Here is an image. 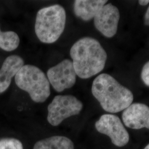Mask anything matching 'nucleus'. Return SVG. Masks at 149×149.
I'll return each mask as SVG.
<instances>
[{
	"mask_svg": "<svg viewBox=\"0 0 149 149\" xmlns=\"http://www.w3.org/2000/svg\"><path fill=\"white\" fill-rule=\"evenodd\" d=\"M144 149H149V144Z\"/></svg>",
	"mask_w": 149,
	"mask_h": 149,
	"instance_id": "obj_18",
	"label": "nucleus"
},
{
	"mask_svg": "<svg viewBox=\"0 0 149 149\" xmlns=\"http://www.w3.org/2000/svg\"><path fill=\"white\" fill-rule=\"evenodd\" d=\"M24 65L23 59L18 55L7 57L0 69V93L7 90L13 77Z\"/></svg>",
	"mask_w": 149,
	"mask_h": 149,
	"instance_id": "obj_10",
	"label": "nucleus"
},
{
	"mask_svg": "<svg viewBox=\"0 0 149 149\" xmlns=\"http://www.w3.org/2000/svg\"><path fill=\"white\" fill-rule=\"evenodd\" d=\"M108 1L76 0L74 3L75 15L84 21H89L96 16Z\"/></svg>",
	"mask_w": 149,
	"mask_h": 149,
	"instance_id": "obj_11",
	"label": "nucleus"
},
{
	"mask_svg": "<svg viewBox=\"0 0 149 149\" xmlns=\"http://www.w3.org/2000/svg\"><path fill=\"white\" fill-rule=\"evenodd\" d=\"M0 149H23V146L16 139H3L0 140Z\"/></svg>",
	"mask_w": 149,
	"mask_h": 149,
	"instance_id": "obj_14",
	"label": "nucleus"
},
{
	"mask_svg": "<svg viewBox=\"0 0 149 149\" xmlns=\"http://www.w3.org/2000/svg\"><path fill=\"white\" fill-rule=\"evenodd\" d=\"M33 149H74L72 141L65 136H53L38 141Z\"/></svg>",
	"mask_w": 149,
	"mask_h": 149,
	"instance_id": "obj_12",
	"label": "nucleus"
},
{
	"mask_svg": "<svg viewBox=\"0 0 149 149\" xmlns=\"http://www.w3.org/2000/svg\"><path fill=\"white\" fill-rule=\"evenodd\" d=\"M123 121L128 128L133 129H149V107L134 103L131 104L123 112Z\"/></svg>",
	"mask_w": 149,
	"mask_h": 149,
	"instance_id": "obj_9",
	"label": "nucleus"
},
{
	"mask_svg": "<svg viewBox=\"0 0 149 149\" xmlns=\"http://www.w3.org/2000/svg\"><path fill=\"white\" fill-rule=\"evenodd\" d=\"M76 76L72 61L69 59H65L47 71L49 82L58 92L72 87L76 81Z\"/></svg>",
	"mask_w": 149,
	"mask_h": 149,
	"instance_id": "obj_7",
	"label": "nucleus"
},
{
	"mask_svg": "<svg viewBox=\"0 0 149 149\" xmlns=\"http://www.w3.org/2000/svg\"><path fill=\"white\" fill-rule=\"evenodd\" d=\"M141 78L144 84L149 87V61L145 64L142 69Z\"/></svg>",
	"mask_w": 149,
	"mask_h": 149,
	"instance_id": "obj_15",
	"label": "nucleus"
},
{
	"mask_svg": "<svg viewBox=\"0 0 149 149\" xmlns=\"http://www.w3.org/2000/svg\"><path fill=\"white\" fill-rule=\"evenodd\" d=\"M15 80L17 86L27 92L35 102L43 103L50 95V86L47 76L34 65H24Z\"/></svg>",
	"mask_w": 149,
	"mask_h": 149,
	"instance_id": "obj_4",
	"label": "nucleus"
},
{
	"mask_svg": "<svg viewBox=\"0 0 149 149\" xmlns=\"http://www.w3.org/2000/svg\"><path fill=\"white\" fill-rule=\"evenodd\" d=\"M91 90L102 108L109 113L121 112L133 101L132 91L107 74H101L95 79Z\"/></svg>",
	"mask_w": 149,
	"mask_h": 149,
	"instance_id": "obj_2",
	"label": "nucleus"
},
{
	"mask_svg": "<svg viewBox=\"0 0 149 149\" xmlns=\"http://www.w3.org/2000/svg\"><path fill=\"white\" fill-rule=\"evenodd\" d=\"M70 54L77 76L86 79L100 73L105 67L107 54L95 38L84 37L72 46Z\"/></svg>",
	"mask_w": 149,
	"mask_h": 149,
	"instance_id": "obj_1",
	"label": "nucleus"
},
{
	"mask_svg": "<svg viewBox=\"0 0 149 149\" xmlns=\"http://www.w3.org/2000/svg\"><path fill=\"white\" fill-rule=\"evenodd\" d=\"M82 108V103L74 96H55L48 107V122L53 126H58L66 118L79 114Z\"/></svg>",
	"mask_w": 149,
	"mask_h": 149,
	"instance_id": "obj_5",
	"label": "nucleus"
},
{
	"mask_svg": "<svg viewBox=\"0 0 149 149\" xmlns=\"http://www.w3.org/2000/svg\"><path fill=\"white\" fill-rule=\"evenodd\" d=\"M97 130L108 136L113 144L123 147L129 141V135L119 118L111 114L102 115L95 123Z\"/></svg>",
	"mask_w": 149,
	"mask_h": 149,
	"instance_id": "obj_6",
	"label": "nucleus"
},
{
	"mask_svg": "<svg viewBox=\"0 0 149 149\" xmlns=\"http://www.w3.org/2000/svg\"><path fill=\"white\" fill-rule=\"evenodd\" d=\"M119 19L118 8L109 3L104 6L94 17V24L104 37L112 38L117 33Z\"/></svg>",
	"mask_w": 149,
	"mask_h": 149,
	"instance_id": "obj_8",
	"label": "nucleus"
},
{
	"mask_svg": "<svg viewBox=\"0 0 149 149\" xmlns=\"http://www.w3.org/2000/svg\"><path fill=\"white\" fill-rule=\"evenodd\" d=\"M66 11L59 5L45 7L38 11L35 23V32L38 39L43 43L56 42L65 27Z\"/></svg>",
	"mask_w": 149,
	"mask_h": 149,
	"instance_id": "obj_3",
	"label": "nucleus"
},
{
	"mask_svg": "<svg viewBox=\"0 0 149 149\" xmlns=\"http://www.w3.org/2000/svg\"><path fill=\"white\" fill-rule=\"evenodd\" d=\"M20 39L18 34L12 31H0V48L7 52H11L19 46Z\"/></svg>",
	"mask_w": 149,
	"mask_h": 149,
	"instance_id": "obj_13",
	"label": "nucleus"
},
{
	"mask_svg": "<svg viewBox=\"0 0 149 149\" xmlns=\"http://www.w3.org/2000/svg\"><path fill=\"white\" fill-rule=\"evenodd\" d=\"M144 23L145 25L149 26V6L144 16Z\"/></svg>",
	"mask_w": 149,
	"mask_h": 149,
	"instance_id": "obj_16",
	"label": "nucleus"
},
{
	"mask_svg": "<svg viewBox=\"0 0 149 149\" xmlns=\"http://www.w3.org/2000/svg\"><path fill=\"white\" fill-rule=\"evenodd\" d=\"M139 3L141 6H145L149 3V0H140L139 1Z\"/></svg>",
	"mask_w": 149,
	"mask_h": 149,
	"instance_id": "obj_17",
	"label": "nucleus"
}]
</instances>
